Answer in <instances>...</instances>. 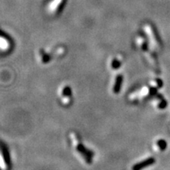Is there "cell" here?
<instances>
[{
    "instance_id": "obj_1",
    "label": "cell",
    "mask_w": 170,
    "mask_h": 170,
    "mask_svg": "<svg viewBox=\"0 0 170 170\" xmlns=\"http://www.w3.org/2000/svg\"><path fill=\"white\" fill-rule=\"evenodd\" d=\"M70 140L73 149L75 151L77 156L79 157L81 159V161L87 165H90L92 163L94 153L84 146V144L80 141L78 135L75 133H71Z\"/></svg>"
},
{
    "instance_id": "obj_2",
    "label": "cell",
    "mask_w": 170,
    "mask_h": 170,
    "mask_svg": "<svg viewBox=\"0 0 170 170\" xmlns=\"http://www.w3.org/2000/svg\"><path fill=\"white\" fill-rule=\"evenodd\" d=\"M60 99L64 105H68L72 102L73 99V93L71 90L70 86L68 85H64L62 86L59 90Z\"/></svg>"
},
{
    "instance_id": "obj_3",
    "label": "cell",
    "mask_w": 170,
    "mask_h": 170,
    "mask_svg": "<svg viewBox=\"0 0 170 170\" xmlns=\"http://www.w3.org/2000/svg\"><path fill=\"white\" fill-rule=\"evenodd\" d=\"M155 162V159L154 157H149V158L144 160V161H140L139 163H136L133 166L132 168V170H142L143 169L146 168L148 166H152L153 164Z\"/></svg>"
},
{
    "instance_id": "obj_4",
    "label": "cell",
    "mask_w": 170,
    "mask_h": 170,
    "mask_svg": "<svg viewBox=\"0 0 170 170\" xmlns=\"http://www.w3.org/2000/svg\"><path fill=\"white\" fill-rule=\"evenodd\" d=\"M122 84H123V77L122 75H117L115 78L114 83L113 84V91L115 94H117L121 89Z\"/></svg>"
},
{
    "instance_id": "obj_5",
    "label": "cell",
    "mask_w": 170,
    "mask_h": 170,
    "mask_svg": "<svg viewBox=\"0 0 170 170\" xmlns=\"http://www.w3.org/2000/svg\"><path fill=\"white\" fill-rule=\"evenodd\" d=\"M121 60H119L118 58L117 57H114L112 59L110 62V68L112 69H117L119 67H121Z\"/></svg>"
},
{
    "instance_id": "obj_6",
    "label": "cell",
    "mask_w": 170,
    "mask_h": 170,
    "mask_svg": "<svg viewBox=\"0 0 170 170\" xmlns=\"http://www.w3.org/2000/svg\"><path fill=\"white\" fill-rule=\"evenodd\" d=\"M166 142L165 140H162V139H160V140H157L155 144V146H157V150H163L166 148Z\"/></svg>"
},
{
    "instance_id": "obj_7",
    "label": "cell",
    "mask_w": 170,
    "mask_h": 170,
    "mask_svg": "<svg viewBox=\"0 0 170 170\" xmlns=\"http://www.w3.org/2000/svg\"><path fill=\"white\" fill-rule=\"evenodd\" d=\"M150 84H152L153 86H155V88H161V87L163 85L162 82H161V80H160V79H156L155 81L151 82Z\"/></svg>"
}]
</instances>
